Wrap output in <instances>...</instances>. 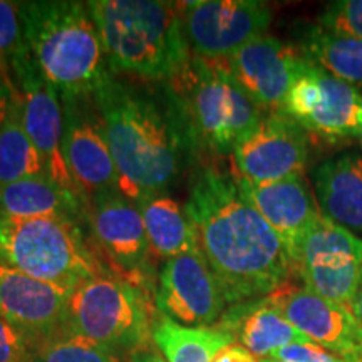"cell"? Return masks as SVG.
I'll return each instance as SVG.
<instances>
[{
    "label": "cell",
    "instance_id": "83f0119b",
    "mask_svg": "<svg viewBox=\"0 0 362 362\" xmlns=\"http://www.w3.org/2000/svg\"><path fill=\"white\" fill-rule=\"evenodd\" d=\"M27 47L19 2L0 0V66L11 69V62Z\"/></svg>",
    "mask_w": 362,
    "mask_h": 362
},
{
    "label": "cell",
    "instance_id": "5b68a950",
    "mask_svg": "<svg viewBox=\"0 0 362 362\" xmlns=\"http://www.w3.org/2000/svg\"><path fill=\"white\" fill-rule=\"evenodd\" d=\"M166 84L198 149L215 155H232L265 116L232 78L225 61H208L192 54L183 71Z\"/></svg>",
    "mask_w": 362,
    "mask_h": 362
},
{
    "label": "cell",
    "instance_id": "ffe728a7",
    "mask_svg": "<svg viewBox=\"0 0 362 362\" xmlns=\"http://www.w3.org/2000/svg\"><path fill=\"white\" fill-rule=\"evenodd\" d=\"M215 327L228 332L240 346L260 359H267L274 351L291 344L310 342L267 297L232 305L225 310Z\"/></svg>",
    "mask_w": 362,
    "mask_h": 362
},
{
    "label": "cell",
    "instance_id": "7402d4cb",
    "mask_svg": "<svg viewBox=\"0 0 362 362\" xmlns=\"http://www.w3.org/2000/svg\"><path fill=\"white\" fill-rule=\"evenodd\" d=\"M88 202L47 175L30 176L0 188V215L12 218L86 220Z\"/></svg>",
    "mask_w": 362,
    "mask_h": 362
},
{
    "label": "cell",
    "instance_id": "ba28073f",
    "mask_svg": "<svg viewBox=\"0 0 362 362\" xmlns=\"http://www.w3.org/2000/svg\"><path fill=\"white\" fill-rule=\"evenodd\" d=\"M291 262L307 291L346 307L354 302L362 282V240L349 230L320 215Z\"/></svg>",
    "mask_w": 362,
    "mask_h": 362
},
{
    "label": "cell",
    "instance_id": "30bf717a",
    "mask_svg": "<svg viewBox=\"0 0 362 362\" xmlns=\"http://www.w3.org/2000/svg\"><path fill=\"white\" fill-rule=\"evenodd\" d=\"M11 74L19 93L22 126L42 158L45 175L61 187L81 194L62 153V138H64L62 99L56 88L40 74L29 47H25L11 62Z\"/></svg>",
    "mask_w": 362,
    "mask_h": 362
},
{
    "label": "cell",
    "instance_id": "4316f807",
    "mask_svg": "<svg viewBox=\"0 0 362 362\" xmlns=\"http://www.w3.org/2000/svg\"><path fill=\"white\" fill-rule=\"evenodd\" d=\"M33 362H124L89 339L61 329L35 346Z\"/></svg>",
    "mask_w": 362,
    "mask_h": 362
},
{
    "label": "cell",
    "instance_id": "d6986e66",
    "mask_svg": "<svg viewBox=\"0 0 362 362\" xmlns=\"http://www.w3.org/2000/svg\"><path fill=\"white\" fill-rule=\"evenodd\" d=\"M235 180L243 198L274 228L292 259L300 240L322 215L304 175L270 183H250L237 176Z\"/></svg>",
    "mask_w": 362,
    "mask_h": 362
},
{
    "label": "cell",
    "instance_id": "d590c367",
    "mask_svg": "<svg viewBox=\"0 0 362 362\" xmlns=\"http://www.w3.org/2000/svg\"><path fill=\"white\" fill-rule=\"evenodd\" d=\"M357 139H359V143H361V146H362V128L359 131V136H357Z\"/></svg>",
    "mask_w": 362,
    "mask_h": 362
},
{
    "label": "cell",
    "instance_id": "3957f363",
    "mask_svg": "<svg viewBox=\"0 0 362 362\" xmlns=\"http://www.w3.org/2000/svg\"><path fill=\"white\" fill-rule=\"evenodd\" d=\"M88 8L101 35L112 74L166 83L189 62L180 2L90 0Z\"/></svg>",
    "mask_w": 362,
    "mask_h": 362
},
{
    "label": "cell",
    "instance_id": "cb8c5ba5",
    "mask_svg": "<svg viewBox=\"0 0 362 362\" xmlns=\"http://www.w3.org/2000/svg\"><path fill=\"white\" fill-rule=\"evenodd\" d=\"M298 51L329 74L362 88V39L312 24L302 30Z\"/></svg>",
    "mask_w": 362,
    "mask_h": 362
},
{
    "label": "cell",
    "instance_id": "d4e9b609",
    "mask_svg": "<svg viewBox=\"0 0 362 362\" xmlns=\"http://www.w3.org/2000/svg\"><path fill=\"white\" fill-rule=\"evenodd\" d=\"M233 342V336L215 325L188 327L161 314L153 329V344L166 362H214Z\"/></svg>",
    "mask_w": 362,
    "mask_h": 362
},
{
    "label": "cell",
    "instance_id": "6da1fadb",
    "mask_svg": "<svg viewBox=\"0 0 362 362\" xmlns=\"http://www.w3.org/2000/svg\"><path fill=\"white\" fill-rule=\"evenodd\" d=\"M185 211L226 304L269 297L288 284L293 270L287 248L243 198L235 175L215 166L198 171Z\"/></svg>",
    "mask_w": 362,
    "mask_h": 362
},
{
    "label": "cell",
    "instance_id": "f1b7e54d",
    "mask_svg": "<svg viewBox=\"0 0 362 362\" xmlns=\"http://www.w3.org/2000/svg\"><path fill=\"white\" fill-rule=\"evenodd\" d=\"M317 25L362 39V0H337L325 6Z\"/></svg>",
    "mask_w": 362,
    "mask_h": 362
},
{
    "label": "cell",
    "instance_id": "4fadbf2b",
    "mask_svg": "<svg viewBox=\"0 0 362 362\" xmlns=\"http://www.w3.org/2000/svg\"><path fill=\"white\" fill-rule=\"evenodd\" d=\"M155 305L161 315L188 327H211L226 310L214 270L198 250L166 260L158 275Z\"/></svg>",
    "mask_w": 362,
    "mask_h": 362
},
{
    "label": "cell",
    "instance_id": "44dd1931",
    "mask_svg": "<svg viewBox=\"0 0 362 362\" xmlns=\"http://www.w3.org/2000/svg\"><path fill=\"white\" fill-rule=\"evenodd\" d=\"M320 214L352 233H362V155L329 158L312 171Z\"/></svg>",
    "mask_w": 362,
    "mask_h": 362
},
{
    "label": "cell",
    "instance_id": "603a6c76",
    "mask_svg": "<svg viewBox=\"0 0 362 362\" xmlns=\"http://www.w3.org/2000/svg\"><path fill=\"white\" fill-rule=\"evenodd\" d=\"M143 215L149 248L155 257L170 260L197 250L193 226L185 206L168 193H158L136 203Z\"/></svg>",
    "mask_w": 362,
    "mask_h": 362
},
{
    "label": "cell",
    "instance_id": "836d02e7",
    "mask_svg": "<svg viewBox=\"0 0 362 362\" xmlns=\"http://www.w3.org/2000/svg\"><path fill=\"white\" fill-rule=\"evenodd\" d=\"M349 309H351L352 314H354L356 319L359 320V324L362 325V282H361L359 291H357V296L354 298V302H352Z\"/></svg>",
    "mask_w": 362,
    "mask_h": 362
},
{
    "label": "cell",
    "instance_id": "e575fe53",
    "mask_svg": "<svg viewBox=\"0 0 362 362\" xmlns=\"http://www.w3.org/2000/svg\"><path fill=\"white\" fill-rule=\"evenodd\" d=\"M259 362H285V361H277V359H260Z\"/></svg>",
    "mask_w": 362,
    "mask_h": 362
},
{
    "label": "cell",
    "instance_id": "ac0fdd59",
    "mask_svg": "<svg viewBox=\"0 0 362 362\" xmlns=\"http://www.w3.org/2000/svg\"><path fill=\"white\" fill-rule=\"evenodd\" d=\"M72 291L0 265V319L35 342L66 327Z\"/></svg>",
    "mask_w": 362,
    "mask_h": 362
},
{
    "label": "cell",
    "instance_id": "1f68e13d",
    "mask_svg": "<svg viewBox=\"0 0 362 362\" xmlns=\"http://www.w3.org/2000/svg\"><path fill=\"white\" fill-rule=\"evenodd\" d=\"M214 362H259L257 357L250 354L245 347H242L240 344L233 342L230 346H226L218 356L215 357Z\"/></svg>",
    "mask_w": 362,
    "mask_h": 362
},
{
    "label": "cell",
    "instance_id": "5bb4252c",
    "mask_svg": "<svg viewBox=\"0 0 362 362\" xmlns=\"http://www.w3.org/2000/svg\"><path fill=\"white\" fill-rule=\"evenodd\" d=\"M86 221L104 257L121 274H128L131 280L146 285L153 272V253L138 205L119 189L98 193L89 198Z\"/></svg>",
    "mask_w": 362,
    "mask_h": 362
},
{
    "label": "cell",
    "instance_id": "9c48e42d",
    "mask_svg": "<svg viewBox=\"0 0 362 362\" xmlns=\"http://www.w3.org/2000/svg\"><path fill=\"white\" fill-rule=\"evenodd\" d=\"M280 112L296 121L307 134L324 141L357 138L362 128V88L309 61L287 93Z\"/></svg>",
    "mask_w": 362,
    "mask_h": 362
},
{
    "label": "cell",
    "instance_id": "8992f818",
    "mask_svg": "<svg viewBox=\"0 0 362 362\" xmlns=\"http://www.w3.org/2000/svg\"><path fill=\"white\" fill-rule=\"evenodd\" d=\"M155 324L146 285L104 272L72 292L64 329L131 359L153 342Z\"/></svg>",
    "mask_w": 362,
    "mask_h": 362
},
{
    "label": "cell",
    "instance_id": "9a60e30c",
    "mask_svg": "<svg viewBox=\"0 0 362 362\" xmlns=\"http://www.w3.org/2000/svg\"><path fill=\"white\" fill-rule=\"evenodd\" d=\"M307 160L309 134L284 112L265 115L232 153L235 176L250 183L304 175Z\"/></svg>",
    "mask_w": 362,
    "mask_h": 362
},
{
    "label": "cell",
    "instance_id": "2e32d148",
    "mask_svg": "<svg viewBox=\"0 0 362 362\" xmlns=\"http://www.w3.org/2000/svg\"><path fill=\"white\" fill-rule=\"evenodd\" d=\"M225 64L262 111L280 112L287 93L309 61L298 47L265 34L225 59Z\"/></svg>",
    "mask_w": 362,
    "mask_h": 362
},
{
    "label": "cell",
    "instance_id": "f546056e",
    "mask_svg": "<svg viewBox=\"0 0 362 362\" xmlns=\"http://www.w3.org/2000/svg\"><path fill=\"white\" fill-rule=\"evenodd\" d=\"M37 342L0 319V362H33Z\"/></svg>",
    "mask_w": 362,
    "mask_h": 362
},
{
    "label": "cell",
    "instance_id": "7c38bea8",
    "mask_svg": "<svg viewBox=\"0 0 362 362\" xmlns=\"http://www.w3.org/2000/svg\"><path fill=\"white\" fill-rule=\"evenodd\" d=\"M62 153L81 194L89 202L94 194L117 189L116 163L94 94L62 99Z\"/></svg>",
    "mask_w": 362,
    "mask_h": 362
},
{
    "label": "cell",
    "instance_id": "7a4b0ae2",
    "mask_svg": "<svg viewBox=\"0 0 362 362\" xmlns=\"http://www.w3.org/2000/svg\"><path fill=\"white\" fill-rule=\"evenodd\" d=\"M117 170V189L138 203L166 193L200 151L175 94L111 74L94 90Z\"/></svg>",
    "mask_w": 362,
    "mask_h": 362
},
{
    "label": "cell",
    "instance_id": "d6a6232c",
    "mask_svg": "<svg viewBox=\"0 0 362 362\" xmlns=\"http://www.w3.org/2000/svg\"><path fill=\"white\" fill-rule=\"evenodd\" d=\"M129 362H166L165 357H163L160 352L153 351V349H144V351H139L138 354H134L131 357Z\"/></svg>",
    "mask_w": 362,
    "mask_h": 362
},
{
    "label": "cell",
    "instance_id": "e0dca14e",
    "mask_svg": "<svg viewBox=\"0 0 362 362\" xmlns=\"http://www.w3.org/2000/svg\"><path fill=\"white\" fill-rule=\"evenodd\" d=\"M267 298L312 344L347 362H362V325L349 307L287 285Z\"/></svg>",
    "mask_w": 362,
    "mask_h": 362
},
{
    "label": "cell",
    "instance_id": "52a82bcc",
    "mask_svg": "<svg viewBox=\"0 0 362 362\" xmlns=\"http://www.w3.org/2000/svg\"><path fill=\"white\" fill-rule=\"evenodd\" d=\"M0 265L74 292L104 274L78 221L0 215Z\"/></svg>",
    "mask_w": 362,
    "mask_h": 362
},
{
    "label": "cell",
    "instance_id": "484cf974",
    "mask_svg": "<svg viewBox=\"0 0 362 362\" xmlns=\"http://www.w3.org/2000/svg\"><path fill=\"white\" fill-rule=\"evenodd\" d=\"M44 173L42 158L22 126L17 98L11 116L0 129V188Z\"/></svg>",
    "mask_w": 362,
    "mask_h": 362
},
{
    "label": "cell",
    "instance_id": "4dcf8cb0",
    "mask_svg": "<svg viewBox=\"0 0 362 362\" xmlns=\"http://www.w3.org/2000/svg\"><path fill=\"white\" fill-rule=\"evenodd\" d=\"M17 98H19V93L13 84L11 69L6 66H0V129L6 124L7 117L11 116Z\"/></svg>",
    "mask_w": 362,
    "mask_h": 362
},
{
    "label": "cell",
    "instance_id": "277c9868",
    "mask_svg": "<svg viewBox=\"0 0 362 362\" xmlns=\"http://www.w3.org/2000/svg\"><path fill=\"white\" fill-rule=\"evenodd\" d=\"M19 11L35 66L61 99L94 94L112 74L88 4L35 0Z\"/></svg>",
    "mask_w": 362,
    "mask_h": 362
},
{
    "label": "cell",
    "instance_id": "8fae6325",
    "mask_svg": "<svg viewBox=\"0 0 362 362\" xmlns=\"http://www.w3.org/2000/svg\"><path fill=\"white\" fill-rule=\"evenodd\" d=\"M180 8L189 51L208 61L233 56L272 22L270 7L259 0H193Z\"/></svg>",
    "mask_w": 362,
    "mask_h": 362
}]
</instances>
